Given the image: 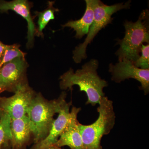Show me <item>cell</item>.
Here are the masks:
<instances>
[{"instance_id": "6da1fadb", "label": "cell", "mask_w": 149, "mask_h": 149, "mask_svg": "<svg viewBox=\"0 0 149 149\" xmlns=\"http://www.w3.org/2000/svg\"><path fill=\"white\" fill-rule=\"evenodd\" d=\"M99 62L92 59L83 65L81 69L75 72L72 68L60 77V87L63 90H72L74 85H77L81 92H85L88 97L86 104H91L95 106L99 104L105 96L103 89L108 86L106 80L102 79L98 74Z\"/></svg>"}, {"instance_id": "7a4b0ae2", "label": "cell", "mask_w": 149, "mask_h": 149, "mask_svg": "<svg viewBox=\"0 0 149 149\" xmlns=\"http://www.w3.org/2000/svg\"><path fill=\"white\" fill-rule=\"evenodd\" d=\"M66 92L58 98L48 100L41 93H36L27 113L34 144L44 140L48 136L54 120L62 106L66 102Z\"/></svg>"}, {"instance_id": "3957f363", "label": "cell", "mask_w": 149, "mask_h": 149, "mask_svg": "<svg viewBox=\"0 0 149 149\" xmlns=\"http://www.w3.org/2000/svg\"><path fill=\"white\" fill-rule=\"evenodd\" d=\"M125 36L118 39L117 44L120 48L116 53L119 61L128 60L133 63L139 58L143 43L149 42V12H142L136 22L125 21Z\"/></svg>"}, {"instance_id": "277c9868", "label": "cell", "mask_w": 149, "mask_h": 149, "mask_svg": "<svg viewBox=\"0 0 149 149\" xmlns=\"http://www.w3.org/2000/svg\"><path fill=\"white\" fill-rule=\"evenodd\" d=\"M99 105V117L95 122L88 125L78 123L84 149H103L101 144L102 138L108 135L114 127L116 116L113 102L104 96Z\"/></svg>"}, {"instance_id": "5b68a950", "label": "cell", "mask_w": 149, "mask_h": 149, "mask_svg": "<svg viewBox=\"0 0 149 149\" xmlns=\"http://www.w3.org/2000/svg\"><path fill=\"white\" fill-rule=\"evenodd\" d=\"M130 1L124 3H118L111 6L104 4L101 1L95 0L94 19L85 41L75 47L73 52V58L75 63H79L87 58V47L93 41L97 34L108 24L111 23L113 14L123 9L129 8Z\"/></svg>"}, {"instance_id": "8992f818", "label": "cell", "mask_w": 149, "mask_h": 149, "mask_svg": "<svg viewBox=\"0 0 149 149\" xmlns=\"http://www.w3.org/2000/svg\"><path fill=\"white\" fill-rule=\"evenodd\" d=\"M29 66L25 57H18L0 67V94L4 91L15 92L20 85L28 83Z\"/></svg>"}, {"instance_id": "52a82bcc", "label": "cell", "mask_w": 149, "mask_h": 149, "mask_svg": "<svg viewBox=\"0 0 149 149\" xmlns=\"http://www.w3.org/2000/svg\"><path fill=\"white\" fill-rule=\"evenodd\" d=\"M11 97H0V111L8 114L11 119H18L27 115L32 100L36 95L28 83L20 85Z\"/></svg>"}, {"instance_id": "ba28073f", "label": "cell", "mask_w": 149, "mask_h": 149, "mask_svg": "<svg viewBox=\"0 0 149 149\" xmlns=\"http://www.w3.org/2000/svg\"><path fill=\"white\" fill-rule=\"evenodd\" d=\"M109 72L112 75L111 80L120 83L126 79L133 78L141 84L140 87L145 95L149 92V69H143L136 67L133 62L124 60L115 65L110 64Z\"/></svg>"}, {"instance_id": "9c48e42d", "label": "cell", "mask_w": 149, "mask_h": 149, "mask_svg": "<svg viewBox=\"0 0 149 149\" xmlns=\"http://www.w3.org/2000/svg\"><path fill=\"white\" fill-rule=\"evenodd\" d=\"M32 3L27 0H13L7 1L0 0V12H7L12 10L22 17L27 23V49L33 47L35 42V37L37 32V28L34 21V18L31 14Z\"/></svg>"}, {"instance_id": "30bf717a", "label": "cell", "mask_w": 149, "mask_h": 149, "mask_svg": "<svg viewBox=\"0 0 149 149\" xmlns=\"http://www.w3.org/2000/svg\"><path fill=\"white\" fill-rule=\"evenodd\" d=\"M72 102H65L62 106L58 112V116L54 119L49 133L45 139L41 142L34 144L30 149H47L56 143L61 134L65 130L72 117L73 111L70 108Z\"/></svg>"}, {"instance_id": "8fae6325", "label": "cell", "mask_w": 149, "mask_h": 149, "mask_svg": "<svg viewBox=\"0 0 149 149\" xmlns=\"http://www.w3.org/2000/svg\"><path fill=\"white\" fill-rule=\"evenodd\" d=\"M72 110L73 114L71 120L54 146L59 148L68 146L70 149H84L82 137L78 129L79 122L77 119V115L81 109L73 107Z\"/></svg>"}, {"instance_id": "7c38bea8", "label": "cell", "mask_w": 149, "mask_h": 149, "mask_svg": "<svg viewBox=\"0 0 149 149\" xmlns=\"http://www.w3.org/2000/svg\"><path fill=\"white\" fill-rule=\"evenodd\" d=\"M10 128L12 149H26L32 138L27 116L18 119H11Z\"/></svg>"}, {"instance_id": "4fadbf2b", "label": "cell", "mask_w": 149, "mask_h": 149, "mask_svg": "<svg viewBox=\"0 0 149 149\" xmlns=\"http://www.w3.org/2000/svg\"><path fill=\"white\" fill-rule=\"evenodd\" d=\"M86 10L83 17L77 20H70L62 25L63 28L68 27L76 32L75 37L81 39L87 35L94 19V2L95 0H85Z\"/></svg>"}, {"instance_id": "5bb4252c", "label": "cell", "mask_w": 149, "mask_h": 149, "mask_svg": "<svg viewBox=\"0 0 149 149\" xmlns=\"http://www.w3.org/2000/svg\"><path fill=\"white\" fill-rule=\"evenodd\" d=\"M10 121L9 116L0 111V149H12Z\"/></svg>"}, {"instance_id": "9a60e30c", "label": "cell", "mask_w": 149, "mask_h": 149, "mask_svg": "<svg viewBox=\"0 0 149 149\" xmlns=\"http://www.w3.org/2000/svg\"><path fill=\"white\" fill-rule=\"evenodd\" d=\"M54 1H48L47 7L45 10L41 12H35V15L38 18L36 36L42 38L44 37L43 30L51 20L54 19L55 13L59 11L58 9L54 6Z\"/></svg>"}, {"instance_id": "2e32d148", "label": "cell", "mask_w": 149, "mask_h": 149, "mask_svg": "<svg viewBox=\"0 0 149 149\" xmlns=\"http://www.w3.org/2000/svg\"><path fill=\"white\" fill-rule=\"evenodd\" d=\"M141 56L133 63L134 65L143 69H149V45H143L141 49Z\"/></svg>"}, {"instance_id": "e0dca14e", "label": "cell", "mask_w": 149, "mask_h": 149, "mask_svg": "<svg viewBox=\"0 0 149 149\" xmlns=\"http://www.w3.org/2000/svg\"><path fill=\"white\" fill-rule=\"evenodd\" d=\"M8 45H5L0 41V63L2 60L6 51L8 48Z\"/></svg>"}, {"instance_id": "ac0fdd59", "label": "cell", "mask_w": 149, "mask_h": 149, "mask_svg": "<svg viewBox=\"0 0 149 149\" xmlns=\"http://www.w3.org/2000/svg\"><path fill=\"white\" fill-rule=\"evenodd\" d=\"M47 149H62L61 148H59V147L55 146H52L49 147Z\"/></svg>"}]
</instances>
